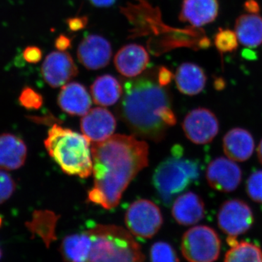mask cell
Instances as JSON below:
<instances>
[{
    "label": "cell",
    "instance_id": "obj_1",
    "mask_svg": "<svg viewBox=\"0 0 262 262\" xmlns=\"http://www.w3.org/2000/svg\"><path fill=\"white\" fill-rule=\"evenodd\" d=\"M94 187L88 200L110 210L120 203L133 179L149 164V146L133 136H112L101 142L93 143Z\"/></svg>",
    "mask_w": 262,
    "mask_h": 262
},
{
    "label": "cell",
    "instance_id": "obj_2",
    "mask_svg": "<svg viewBox=\"0 0 262 262\" xmlns=\"http://www.w3.org/2000/svg\"><path fill=\"white\" fill-rule=\"evenodd\" d=\"M171 96L157 77L143 75L127 80L117 113L138 138L159 142L177 123Z\"/></svg>",
    "mask_w": 262,
    "mask_h": 262
},
{
    "label": "cell",
    "instance_id": "obj_3",
    "mask_svg": "<svg viewBox=\"0 0 262 262\" xmlns=\"http://www.w3.org/2000/svg\"><path fill=\"white\" fill-rule=\"evenodd\" d=\"M44 145L63 173L82 179L92 174L91 141L83 134L54 124L48 130Z\"/></svg>",
    "mask_w": 262,
    "mask_h": 262
},
{
    "label": "cell",
    "instance_id": "obj_4",
    "mask_svg": "<svg viewBox=\"0 0 262 262\" xmlns=\"http://www.w3.org/2000/svg\"><path fill=\"white\" fill-rule=\"evenodd\" d=\"M86 231L92 241L86 262H144L140 245L126 229L98 225Z\"/></svg>",
    "mask_w": 262,
    "mask_h": 262
},
{
    "label": "cell",
    "instance_id": "obj_5",
    "mask_svg": "<svg viewBox=\"0 0 262 262\" xmlns=\"http://www.w3.org/2000/svg\"><path fill=\"white\" fill-rule=\"evenodd\" d=\"M200 175L199 164L184 158L182 146L176 145L172 148L171 155L155 170L152 184L160 201L169 206L180 193L199 179Z\"/></svg>",
    "mask_w": 262,
    "mask_h": 262
},
{
    "label": "cell",
    "instance_id": "obj_6",
    "mask_svg": "<svg viewBox=\"0 0 262 262\" xmlns=\"http://www.w3.org/2000/svg\"><path fill=\"white\" fill-rule=\"evenodd\" d=\"M221 248L220 236L206 225L188 229L181 243L182 255L189 262H214L220 257Z\"/></svg>",
    "mask_w": 262,
    "mask_h": 262
},
{
    "label": "cell",
    "instance_id": "obj_7",
    "mask_svg": "<svg viewBox=\"0 0 262 262\" xmlns=\"http://www.w3.org/2000/svg\"><path fill=\"white\" fill-rule=\"evenodd\" d=\"M125 225L133 235L150 239L159 232L163 223L159 207L149 200H138L129 206L125 216Z\"/></svg>",
    "mask_w": 262,
    "mask_h": 262
},
{
    "label": "cell",
    "instance_id": "obj_8",
    "mask_svg": "<svg viewBox=\"0 0 262 262\" xmlns=\"http://www.w3.org/2000/svg\"><path fill=\"white\" fill-rule=\"evenodd\" d=\"M218 225L229 237H236L247 232L254 222L252 209L244 201L238 199L225 202L219 211Z\"/></svg>",
    "mask_w": 262,
    "mask_h": 262
},
{
    "label": "cell",
    "instance_id": "obj_9",
    "mask_svg": "<svg viewBox=\"0 0 262 262\" xmlns=\"http://www.w3.org/2000/svg\"><path fill=\"white\" fill-rule=\"evenodd\" d=\"M182 127L189 141L203 145L214 139L220 130V122L211 110L196 108L186 115Z\"/></svg>",
    "mask_w": 262,
    "mask_h": 262
},
{
    "label": "cell",
    "instance_id": "obj_10",
    "mask_svg": "<svg viewBox=\"0 0 262 262\" xmlns=\"http://www.w3.org/2000/svg\"><path fill=\"white\" fill-rule=\"evenodd\" d=\"M206 179L210 187L220 192L235 190L242 181V170L233 160L218 158L208 165Z\"/></svg>",
    "mask_w": 262,
    "mask_h": 262
},
{
    "label": "cell",
    "instance_id": "obj_11",
    "mask_svg": "<svg viewBox=\"0 0 262 262\" xmlns=\"http://www.w3.org/2000/svg\"><path fill=\"white\" fill-rule=\"evenodd\" d=\"M42 75L45 81L53 89L60 88L78 75V68L72 57L64 51L50 53L43 62Z\"/></svg>",
    "mask_w": 262,
    "mask_h": 262
},
{
    "label": "cell",
    "instance_id": "obj_12",
    "mask_svg": "<svg viewBox=\"0 0 262 262\" xmlns=\"http://www.w3.org/2000/svg\"><path fill=\"white\" fill-rule=\"evenodd\" d=\"M112 54L110 42L97 34H91L84 38L77 48L79 61L89 70L104 68L110 63Z\"/></svg>",
    "mask_w": 262,
    "mask_h": 262
},
{
    "label": "cell",
    "instance_id": "obj_13",
    "mask_svg": "<svg viewBox=\"0 0 262 262\" xmlns=\"http://www.w3.org/2000/svg\"><path fill=\"white\" fill-rule=\"evenodd\" d=\"M117 122L106 108L96 107L89 110L81 119V130L91 142H101L113 136Z\"/></svg>",
    "mask_w": 262,
    "mask_h": 262
},
{
    "label": "cell",
    "instance_id": "obj_14",
    "mask_svg": "<svg viewBox=\"0 0 262 262\" xmlns=\"http://www.w3.org/2000/svg\"><path fill=\"white\" fill-rule=\"evenodd\" d=\"M114 63L122 75L134 78L146 70L149 63V56L143 46L129 44L119 50L115 55Z\"/></svg>",
    "mask_w": 262,
    "mask_h": 262
},
{
    "label": "cell",
    "instance_id": "obj_15",
    "mask_svg": "<svg viewBox=\"0 0 262 262\" xmlns=\"http://www.w3.org/2000/svg\"><path fill=\"white\" fill-rule=\"evenodd\" d=\"M219 13L218 0H183L179 20L199 28L213 23Z\"/></svg>",
    "mask_w": 262,
    "mask_h": 262
},
{
    "label": "cell",
    "instance_id": "obj_16",
    "mask_svg": "<svg viewBox=\"0 0 262 262\" xmlns=\"http://www.w3.org/2000/svg\"><path fill=\"white\" fill-rule=\"evenodd\" d=\"M62 111L72 116H84L92 105L91 96L83 84L70 82L62 87L58 97Z\"/></svg>",
    "mask_w": 262,
    "mask_h": 262
},
{
    "label": "cell",
    "instance_id": "obj_17",
    "mask_svg": "<svg viewBox=\"0 0 262 262\" xmlns=\"http://www.w3.org/2000/svg\"><path fill=\"white\" fill-rule=\"evenodd\" d=\"M205 203L196 193L189 192L179 195L174 201L172 215L179 225L192 226L201 222L205 216Z\"/></svg>",
    "mask_w": 262,
    "mask_h": 262
},
{
    "label": "cell",
    "instance_id": "obj_18",
    "mask_svg": "<svg viewBox=\"0 0 262 262\" xmlns=\"http://www.w3.org/2000/svg\"><path fill=\"white\" fill-rule=\"evenodd\" d=\"M27 158V145L20 137L12 134H0V169L18 170Z\"/></svg>",
    "mask_w": 262,
    "mask_h": 262
},
{
    "label": "cell",
    "instance_id": "obj_19",
    "mask_svg": "<svg viewBox=\"0 0 262 262\" xmlns=\"http://www.w3.org/2000/svg\"><path fill=\"white\" fill-rule=\"evenodd\" d=\"M255 143L251 133L241 127L229 130L223 139V149L229 159L244 162L252 156Z\"/></svg>",
    "mask_w": 262,
    "mask_h": 262
},
{
    "label": "cell",
    "instance_id": "obj_20",
    "mask_svg": "<svg viewBox=\"0 0 262 262\" xmlns=\"http://www.w3.org/2000/svg\"><path fill=\"white\" fill-rule=\"evenodd\" d=\"M174 78L179 91L187 96L199 94L206 87L207 82V76L203 69L189 62L179 66Z\"/></svg>",
    "mask_w": 262,
    "mask_h": 262
},
{
    "label": "cell",
    "instance_id": "obj_21",
    "mask_svg": "<svg viewBox=\"0 0 262 262\" xmlns=\"http://www.w3.org/2000/svg\"><path fill=\"white\" fill-rule=\"evenodd\" d=\"M91 93L96 104L110 106L120 99L123 89L120 81L113 75H104L96 79L91 85Z\"/></svg>",
    "mask_w": 262,
    "mask_h": 262
},
{
    "label": "cell",
    "instance_id": "obj_22",
    "mask_svg": "<svg viewBox=\"0 0 262 262\" xmlns=\"http://www.w3.org/2000/svg\"><path fill=\"white\" fill-rule=\"evenodd\" d=\"M234 32L243 46L250 48L262 45V17L258 14H243L235 21Z\"/></svg>",
    "mask_w": 262,
    "mask_h": 262
},
{
    "label": "cell",
    "instance_id": "obj_23",
    "mask_svg": "<svg viewBox=\"0 0 262 262\" xmlns=\"http://www.w3.org/2000/svg\"><path fill=\"white\" fill-rule=\"evenodd\" d=\"M91 246V237L87 231H84L65 237L60 246V253L66 262H86Z\"/></svg>",
    "mask_w": 262,
    "mask_h": 262
},
{
    "label": "cell",
    "instance_id": "obj_24",
    "mask_svg": "<svg viewBox=\"0 0 262 262\" xmlns=\"http://www.w3.org/2000/svg\"><path fill=\"white\" fill-rule=\"evenodd\" d=\"M58 217L53 212L37 211L34 212L32 220L26 224L27 228L32 232L33 237L39 236L46 247L49 248L52 242L56 241V226Z\"/></svg>",
    "mask_w": 262,
    "mask_h": 262
},
{
    "label": "cell",
    "instance_id": "obj_25",
    "mask_svg": "<svg viewBox=\"0 0 262 262\" xmlns=\"http://www.w3.org/2000/svg\"><path fill=\"white\" fill-rule=\"evenodd\" d=\"M229 249L224 262H262V250L257 245L247 241H238L236 237L227 239Z\"/></svg>",
    "mask_w": 262,
    "mask_h": 262
},
{
    "label": "cell",
    "instance_id": "obj_26",
    "mask_svg": "<svg viewBox=\"0 0 262 262\" xmlns=\"http://www.w3.org/2000/svg\"><path fill=\"white\" fill-rule=\"evenodd\" d=\"M213 42L217 51L221 54L232 53L238 47V39L234 31L229 29H219L218 32L214 35Z\"/></svg>",
    "mask_w": 262,
    "mask_h": 262
},
{
    "label": "cell",
    "instance_id": "obj_27",
    "mask_svg": "<svg viewBox=\"0 0 262 262\" xmlns=\"http://www.w3.org/2000/svg\"><path fill=\"white\" fill-rule=\"evenodd\" d=\"M151 262H179L178 256L171 245L159 241L150 248Z\"/></svg>",
    "mask_w": 262,
    "mask_h": 262
},
{
    "label": "cell",
    "instance_id": "obj_28",
    "mask_svg": "<svg viewBox=\"0 0 262 262\" xmlns=\"http://www.w3.org/2000/svg\"><path fill=\"white\" fill-rule=\"evenodd\" d=\"M246 192L253 201L262 204V170L250 176L246 182Z\"/></svg>",
    "mask_w": 262,
    "mask_h": 262
},
{
    "label": "cell",
    "instance_id": "obj_29",
    "mask_svg": "<svg viewBox=\"0 0 262 262\" xmlns=\"http://www.w3.org/2000/svg\"><path fill=\"white\" fill-rule=\"evenodd\" d=\"M18 101L20 105L27 110H38L42 106L43 98L37 91L27 87L20 93Z\"/></svg>",
    "mask_w": 262,
    "mask_h": 262
},
{
    "label": "cell",
    "instance_id": "obj_30",
    "mask_svg": "<svg viewBox=\"0 0 262 262\" xmlns=\"http://www.w3.org/2000/svg\"><path fill=\"white\" fill-rule=\"evenodd\" d=\"M16 184L9 173L0 169V205L3 204L14 194Z\"/></svg>",
    "mask_w": 262,
    "mask_h": 262
},
{
    "label": "cell",
    "instance_id": "obj_31",
    "mask_svg": "<svg viewBox=\"0 0 262 262\" xmlns=\"http://www.w3.org/2000/svg\"><path fill=\"white\" fill-rule=\"evenodd\" d=\"M24 58L30 63H37L42 59V53L37 47H28L24 51Z\"/></svg>",
    "mask_w": 262,
    "mask_h": 262
},
{
    "label": "cell",
    "instance_id": "obj_32",
    "mask_svg": "<svg viewBox=\"0 0 262 262\" xmlns=\"http://www.w3.org/2000/svg\"><path fill=\"white\" fill-rule=\"evenodd\" d=\"M173 77V74L166 67H160L158 69V73H157V80L160 85L163 86V87L168 85L171 82Z\"/></svg>",
    "mask_w": 262,
    "mask_h": 262
},
{
    "label": "cell",
    "instance_id": "obj_33",
    "mask_svg": "<svg viewBox=\"0 0 262 262\" xmlns=\"http://www.w3.org/2000/svg\"><path fill=\"white\" fill-rule=\"evenodd\" d=\"M88 24L87 17H75L67 20V25L70 30L73 32L80 31L81 29H84Z\"/></svg>",
    "mask_w": 262,
    "mask_h": 262
},
{
    "label": "cell",
    "instance_id": "obj_34",
    "mask_svg": "<svg viewBox=\"0 0 262 262\" xmlns=\"http://www.w3.org/2000/svg\"><path fill=\"white\" fill-rule=\"evenodd\" d=\"M244 8L250 14H258L261 10L260 5L256 0H246L244 3Z\"/></svg>",
    "mask_w": 262,
    "mask_h": 262
},
{
    "label": "cell",
    "instance_id": "obj_35",
    "mask_svg": "<svg viewBox=\"0 0 262 262\" xmlns=\"http://www.w3.org/2000/svg\"><path fill=\"white\" fill-rule=\"evenodd\" d=\"M56 47L59 51H64L68 49L71 46V40L70 38L66 37L64 35L59 36L57 38L56 42Z\"/></svg>",
    "mask_w": 262,
    "mask_h": 262
},
{
    "label": "cell",
    "instance_id": "obj_36",
    "mask_svg": "<svg viewBox=\"0 0 262 262\" xmlns=\"http://www.w3.org/2000/svg\"><path fill=\"white\" fill-rule=\"evenodd\" d=\"M241 56L244 59L249 61H256L258 59V55L256 52L253 51L251 48H244L241 52Z\"/></svg>",
    "mask_w": 262,
    "mask_h": 262
},
{
    "label": "cell",
    "instance_id": "obj_37",
    "mask_svg": "<svg viewBox=\"0 0 262 262\" xmlns=\"http://www.w3.org/2000/svg\"><path fill=\"white\" fill-rule=\"evenodd\" d=\"M90 3L98 8H106L115 4L116 0H89Z\"/></svg>",
    "mask_w": 262,
    "mask_h": 262
},
{
    "label": "cell",
    "instance_id": "obj_38",
    "mask_svg": "<svg viewBox=\"0 0 262 262\" xmlns=\"http://www.w3.org/2000/svg\"><path fill=\"white\" fill-rule=\"evenodd\" d=\"M213 86L217 91H222L226 87V81L223 77H217L213 80Z\"/></svg>",
    "mask_w": 262,
    "mask_h": 262
},
{
    "label": "cell",
    "instance_id": "obj_39",
    "mask_svg": "<svg viewBox=\"0 0 262 262\" xmlns=\"http://www.w3.org/2000/svg\"><path fill=\"white\" fill-rule=\"evenodd\" d=\"M257 155L258 160H259L260 163L262 164V139L258 146Z\"/></svg>",
    "mask_w": 262,
    "mask_h": 262
},
{
    "label": "cell",
    "instance_id": "obj_40",
    "mask_svg": "<svg viewBox=\"0 0 262 262\" xmlns=\"http://www.w3.org/2000/svg\"><path fill=\"white\" fill-rule=\"evenodd\" d=\"M2 223H3V220H2V217L0 216V227H1Z\"/></svg>",
    "mask_w": 262,
    "mask_h": 262
},
{
    "label": "cell",
    "instance_id": "obj_41",
    "mask_svg": "<svg viewBox=\"0 0 262 262\" xmlns=\"http://www.w3.org/2000/svg\"><path fill=\"white\" fill-rule=\"evenodd\" d=\"M2 258V251L1 249H0V258Z\"/></svg>",
    "mask_w": 262,
    "mask_h": 262
}]
</instances>
